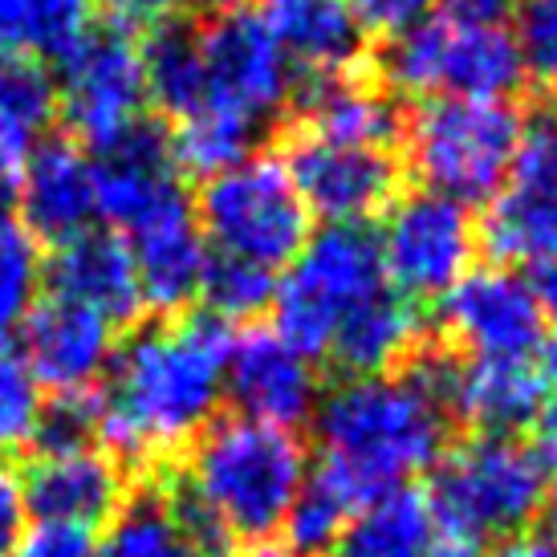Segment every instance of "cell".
<instances>
[{
	"mask_svg": "<svg viewBox=\"0 0 557 557\" xmlns=\"http://www.w3.org/2000/svg\"><path fill=\"white\" fill-rule=\"evenodd\" d=\"M233 330L212 313H175L119 342L98 395V444L126 468L184 451L216 423Z\"/></svg>",
	"mask_w": 557,
	"mask_h": 557,
	"instance_id": "6da1fadb",
	"label": "cell"
},
{
	"mask_svg": "<svg viewBox=\"0 0 557 557\" xmlns=\"http://www.w3.org/2000/svg\"><path fill=\"white\" fill-rule=\"evenodd\" d=\"M310 423L322 444L313 472L355 509L432 472L451 440L448 407L416 371L342 379L338 387L322 391Z\"/></svg>",
	"mask_w": 557,
	"mask_h": 557,
	"instance_id": "7a4b0ae2",
	"label": "cell"
},
{
	"mask_svg": "<svg viewBox=\"0 0 557 557\" xmlns=\"http://www.w3.org/2000/svg\"><path fill=\"white\" fill-rule=\"evenodd\" d=\"M184 451L168 496L208 554L233 542L264 545L281 533L310 476V456L294 432L240 416L216 419Z\"/></svg>",
	"mask_w": 557,
	"mask_h": 557,
	"instance_id": "3957f363",
	"label": "cell"
},
{
	"mask_svg": "<svg viewBox=\"0 0 557 557\" xmlns=\"http://www.w3.org/2000/svg\"><path fill=\"white\" fill-rule=\"evenodd\" d=\"M554 493L542 451L517 435H472L432 468L428 509L440 529L472 542H505L537 525Z\"/></svg>",
	"mask_w": 557,
	"mask_h": 557,
	"instance_id": "277c9868",
	"label": "cell"
},
{
	"mask_svg": "<svg viewBox=\"0 0 557 557\" xmlns=\"http://www.w3.org/2000/svg\"><path fill=\"white\" fill-rule=\"evenodd\" d=\"M525 119L512 102L428 98L403 119V143L423 191L465 203H488L505 187L521 147Z\"/></svg>",
	"mask_w": 557,
	"mask_h": 557,
	"instance_id": "5b68a950",
	"label": "cell"
},
{
	"mask_svg": "<svg viewBox=\"0 0 557 557\" xmlns=\"http://www.w3.org/2000/svg\"><path fill=\"white\" fill-rule=\"evenodd\" d=\"M379 78L407 98H472L509 102L525 86L509 25H472L456 16H428L387 37L379 53Z\"/></svg>",
	"mask_w": 557,
	"mask_h": 557,
	"instance_id": "8992f818",
	"label": "cell"
},
{
	"mask_svg": "<svg viewBox=\"0 0 557 557\" xmlns=\"http://www.w3.org/2000/svg\"><path fill=\"white\" fill-rule=\"evenodd\" d=\"M387 289L371 228L325 224L285 264L273 297V330L306 358H325L342 322Z\"/></svg>",
	"mask_w": 557,
	"mask_h": 557,
	"instance_id": "52a82bcc",
	"label": "cell"
},
{
	"mask_svg": "<svg viewBox=\"0 0 557 557\" xmlns=\"http://www.w3.org/2000/svg\"><path fill=\"white\" fill-rule=\"evenodd\" d=\"M196 216L212 252L285 269L313 236V216L277 156H252L203 180Z\"/></svg>",
	"mask_w": 557,
	"mask_h": 557,
	"instance_id": "ba28073f",
	"label": "cell"
},
{
	"mask_svg": "<svg viewBox=\"0 0 557 557\" xmlns=\"http://www.w3.org/2000/svg\"><path fill=\"white\" fill-rule=\"evenodd\" d=\"M374 245L387 285L416 306V301H440L456 281L472 273L480 240L476 220L465 203L419 187L383 212Z\"/></svg>",
	"mask_w": 557,
	"mask_h": 557,
	"instance_id": "9c48e42d",
	"label": "cell"
},
{
	"mask_svg": "<svg viewBox=\"0 0 557 557\" xmlns=\"http://www.w3.org/2000/svg\"><path fill=\"white\" fill-rule=\"evenodd\" d=\"M58 119L74 143L107 147L126 126H135L147 107L139 41L119 29H98L74 53L58 62Z\"/></svg>",
	"mask_w": 557,
	"mask_h": 557,
	"instance_id": "30bf717a",
	"label": "cell"
},
{
	"mask_svg": "<svg viewBox=\"0 0 557 557\" xmlns=\"http://www.w3.org/2000/svg\"><path fill=\"white\" fill-rule=\"evenodd\" d=\"M200 58L203 86H208L203 102L240 110L261 126H269V119H277L294 102V65L285 62V53L252 9L228 4L220 13L203 16Z\"/></svg>",
	"mask_w": 557,
	"mask_h": 557,
	"instance_id": "8fae6325",
	"label": "cell"
},
{
	"mask_svg": "<svg viewBox=\"0 0 557 557\" xmlns=\"http://www.w3.org/2000/svg\"><path fill=\"white\" fill-rule=\"evenodd\" d=\"M440 325L451 346L484 362H533L545 346V318L521 273L505 264L472 269L440 297Z\"/></svg>",
	"mask_w": 557,
	"mask_h": 557,
	"instance_id": "7c38bea8",
	"label": "cell"
},
{
	"mask_svg": "<svg viewBox=\"0 0 557 557\" xmlns=\"http://www.w3.org/2000/svg\"><path fill=\"white\" fill-rule=\"evenodd\" d=\"M281 163L310 216H322L334 228H367V220L383 216L399 200V159L379 147H342L297 135L289 159Z\"/></svg>",
	"mask_w": 557,
	"mask_h": 557,
	"instance_id": "4fadbf2b",
	"label": "cell"
},
{
	"mask_svg": "<svg viewBox=\"0 0 557 557\" xmlns=\"http://www.w3.org/2000/svg\"><path fill=\"white\" fill-rule=\"evenodd\" d=\"M126 252L135 261L147 310L175 318L200 297V281L208 269V236L196 216V200L184 184L168 187L151 208L119 228Z\"/></svg>",
	"mask_w": 557,
	"mask_h": 557,
	"instance_id": "5bb4252c",
	"label": "cell"
},
{
	"mask_svg": "<svg viewBox=\"0 0 557 557\" xmlns=\"http://www.w3.org/2000/svg\"><path fill=\"white\" fill-rule=\"evenodd\" d=\"M224 399L240 419L297 435V428H306L322 403V379L313 358L294 350L273 325H252L233 338Z\"/></svg>",
	"mask_w": 557,
	"mask_h": 557,
	"instance_id": "9a60e30c",
	"label": "cell"
},
{
	"mask_svg": "<svg viewBox=\"0 0 557 557\" xmlns=\"http://www.w3.org/2000/svg\"><path fill=\"white\" fill-rule=\"evenodd\" d=\"M119 350V330L74 301L49 297L21 325V358L53 395H90L102 387Z\"/></svg>",
	"mask_w": 557,
	"mask_h": 557,
	"instance_id": "2e32d148",
	"label": "cell"
},
{
	"mask_svg": "<svg viewBox=\"0 0 557 557\" xmlns=\"http://www.w3.org/2000/svg\"><path fill=\"white\" fill-rule=\"evenodd\" d=\"M21 488H25L33 521L78 525L98 533L131 496V468L119 456H110L102 444H94L78 451L37 456L29 472L21 476Z\"/></svg>",
	"mask_w": 557,
	"mask_h": 557,
	"instance_id": "e0dca14e",
	"label": "cell"
},
{
	"mask_svg": "<svg viewBox=\"0 0 557 557\" xmlns=\"http://www.w3.org/2000/svg\"><path fill=\"white\" fill-rule=\"evenodd\" d=\"M16 208H21V224L53 248L90 233L98 220V196H94V168L78 143H33L21 171Z\"/></svg>",
	"mask_w": 557,
	"mask_h": 557,
	"instance_id": "ac0fdd59",
	"label": "cell"
},
{
	"mask_svg": "<svg viewBox=\"0 0 557 557\" xmlns=\"http://www.w3.org/2000/svg\"><path fill=\"white\" fill-rule=\"evenodd\" d=\"M46 285L53 289V297L94 310L114 330L135 325L147 313L135 261L126 252L123 236L110 228H90L53 248V257L46 261Z\"/></svg>",
	"mask_w": 557,
	"mask_h": 557,
	"instance_id": "d6986e66",
	"label": "cell"
},
{
	"mask_svg": "<svg viewBox=\"0 0 557 557\" xmlns=\"http://www.w3.org/2000/svg\"><path fill=\"white\" fill-rule=\"evenodd\" d=\"M94 168V196H98V220H107L110 233L139 216L143 208L180 184V168L171 156L168 126L139 119L126 126L119 139L98 147L90 159Z\"/></svg>",
	"mask_w": 557,
	"mask_h": 557,
	"instance_id": "ffe728a7",
	"label": "cell"
},
{
	"mask_svg": "<svg viewBox=\"0 0 557 557\" xmlns=\"http://www.w3.org/2000/svg\"><path fill=\"white\" fill-rule=\"evenodd\" d=\"M261 25L301 78L355 74L367 33L346 0H261Z\"/></svg>",
	"mask_w": 557,
	"mask_h": 557,
	"instance_id": "44dd1931",
	"label": "cell"
},
{
	"mask_svg": "<svg viewBox=\"0 0 557 557\" xmlns=\"http://www.w3.org/2000/svg\"><path fill=\"white\" fill-rule=\"evenodd\" d=\"M294 107L301 114V135L342 147H379L403 139V114L387 90H379L362 74H330V78H297Z\"/></svg>",
	"mask_w": 557,
	"mask_h": 557,
	"instance_id": "7402d4cb",
	"label": "cell"
},
{
	"mask_svg": "<svg viewBox=\"0 0 557 557\" xmlns=\"http://www.w3.org/2000/svg\"><path fill=\"white\" fill-rule=\"evenodd\" d=\"M545 407V379L533 362H456L448 391L451 423L460 419L476 435H517L537 423Z\"/></svg>",
	"mask_w": 557,
	"mask_h": 557,
	"instance_id": "603a6c76",
	"label": "cell"
},
{
	"mask_svg": "<svg viewBox=\"0 0 557 557\" xmlns=\"http://www.w3.org/2000/svg\"><path fill=\"white\" fill-rule=\"evenodd\" d=\"M419 338H423V318H419V310L387 285L383 294H374L367 306H358L342 322V330L334 334L325 358L346 379L395 374L399 362L416 358Z\"/></svg>",
	"mask_w": 557,
	"mask_h": 557,
	"instance_id": "cb8c5ba5",
	"label": "cell"
},
{
	"mask_svg": "<svg viewBox=\"0 0 557 557\" xmlns=\"http://www.w3.org/2000/svg\"><path fill=\"white\" fill-rule=\"evenodd\" d=\"M432 542V509L419 488H395L350 512L330 557H423Z\"/></svg>",
	"mask_w": 557,
	"mask_h": 557,
	"instance_id": "d4e9b609",
	"label": "cell"
},
{
	"mask_svg": "<svg viewBox=\"0 0 557 557\" xmlns=\"http://www.w3.org/2000/svg\"><path fill=\"white\" fill-rule=\"evenodd\" d=\"M94 557H212L191 533L175 500L159 488H139L102 529Z\"/></svg>",
	"mask_w": 557,
	"mask_h": 557,
	"instance_id": "484cf974",
	"label": "cell"
},
{
	"mask_svg": "<svg viewBox=\"0 0 557 557\" xmlns=\"http://www.w3.org/2000/svg\"><path fill=\"white\" fill-rule=\"evenodd\" d=\"M476 240L505 269L512 264L537 269L545 261H557V200L500 187L476 224Z\"/></svg>",
	"mask_w": 557,
	"mask_h": 557,
	"instance_id": "4316f807",
	"label": "cell"
},
{
	"mask_svg": "<svg viewBox=\"0 0 557 557\" xmlns=\"http://www.w3.org/2000/svg\"><path fill=\"white\" fill-rule=\"evenodd\" d=\"M143 86L147 102H156L163 114L184 119L203 102V58H200V29L187 21H168L143 33Z\"/></svg>",
	"mask_w": 557,
	"mask_h": 557,
	"instance_id": "83f0119b",
	"label": "cell"
},
{
	"mask_svg": "<svg viewBox=\"0 0 557 557\" xmlns=\"http://www.w3.org/2000/svg\"><path fill=\"white\" fill-rule=\"evenodd\" d=\"M264 131L269 126H261L240 110L200 102L171 131V156H175V168L191 171L200 180H212L220 171L257 156V143H261Z\"/></svg>",
	"mask_w": 557,
	"mask_h": 557,
	"instance_id": "f1b7e54d",
	"label": "cell"
},
{
	"mask_svg": "<svg viewBox=\"0 0 557 557\" xmlns=\"http://www.w3.org/2000/svg\"><path fill=\"white\" fill-rule=\"evenodd\" d=\"M46 289V257L41 240L13 216L0 212V342H9L25 325Z\"/></svg>",
	"mask_w": 557,
	"mask_h": 557,
	"instance_id": "f546056e",
	"label": "cell"
},
{
	"mask_svg": "<svg viewBox=\"0 0 557 557\" xmlns=\"http://www.w3.org/2000/svg\"><path fill=\"white\" fill-rule=\"evenodd\" d=\"M58 119V78L53 65L29 53H0V126L21 139H41Z\"/></svg>",
	"mask_w": 557,
	"mask_h": 557,
	"instance_id": "4dcf8cb0",
	"label": "cell"
},
{
	"mask_svg": "<svg viewBox=\"0 0 557 557\" xmlns=\"http://www.w3.org/2000/svg\"><path fill=\"white\" fill-rule=\"evenodd\" d=\"M203 313H212L216 322H257L264 310H273V297H277V273L261 269L240 257H224L212 252L208 269L200 281Z\"/></svg>",
	"mask_w": 557,
	"mask_h": 557,
	"instance_id": "1f68e13d",
	"label": "cell"
},
{
	"mask_svg": "<svg viewBox=\"0 0 557 557\" xmlns=\"http://www.w3.org/2000/svg\"><path fill=\"white\" fill-rule=\"evenodd\" d=\"M350 512H355V505L310 468V476L301 484L294 509L285 512V525H281L285 549L294 557H330L342 537V529H346V521H350Z\"/></svg>",
	"mask_w": 557,
	"mask_h": 557,
	"instance_id": "d6a6232c",
	"label": "cell"
},
{
	"mask_svg": "<svg viewBox=\"0 0 557 557\" xmlns=\"http://www.w3.org/2000/svg\"><path fill=\"white\" fill-rule=\"evenodd\" d=\"M41 407H46L41 383L25 367L21 350L0 342V456L33 448Z\"/></svg>",
	"mask_w": 557,
	"mask_h": 557,
	"instance_id": "836d02e7",
	"label": "cell"
},
{
	"mask_svg": "<svg viewBox=\"0 0 557 557\" xmlns=\"http://www.w3.org/2000/svg\"><path fill=\"white\" fill-rule=\"evenodd\" d=\"M505 187L525 191V196L557 200V94L533 119H525L521 147H517V159H512Z\"/></svg>",
	"mask_w": 557,
	"mask_h": 557,
	"instance_id": "e575fe53",
	"label": "cell"
},
{
	"mask_svg": "<svg viewBox=\"0 0 557 557\" xmlns=\"http://www.w3.org/2000/svg\"><path fill=\"white\" fill-rule=\"evenodd\" d=\"M509 33L517 41L525 82H537L542 90L557 94V0L517 4V21Z\"/></svg>",
	"mask_w": 557,
	"mask_h": 557,
	"instance_id": "d590c367",
	"label": "cell"
},
{
	"mask_svg": "<svg viewBox=\"0 0 557 557\" xmlns=\"http://www.w3.org/2000/svg\"><path fill=\"white\" fill-rule=\"evenodd\" d=\"M98 444V395H53L41 407L33 448L37 456L53 451H78Z\"/></svg>",
	"mask_w": 557,
	"mask_h": 557,
	"instance_id": "8d00e7d4",
	"label": "cell"
},
{
	"mask_svg": "<svg viewBox=\"0 0 557 557\" xmlns=\"http://www.w3.org/2000/svg\"><path fill=\"white\" fill-rule=\"evenodd\" d=\"M233 0H98V9L107 13L110 29L126 33H147L168 21H187V16H212L220 9H228Z\"/></svg>",
	"mask_w": 557,
	"mask_h": 557,
	"instance_id": "74e56055",
	"label": "cell"
},
{
	"mask_svg": "<svg viewBox=\"0 0 557 557\" xmlns=\"http://www.w3.org/2000/svg\"><path fill=\"white\" fill-rule=\"evenodd\" d=\"M346 4H350L355 21L362 25V33L395 37V33L428 21L440 0H346Z\"/></svg>",
	"mask_w": 557,
	"mask_h": 557,
	"instance_id": "f35d334b",
	"label": "cell"
},
{
	"mask_svg": "<svg viewBox=\"0 0 557 557\" xmlns=\"http://www.w3.org/2000/svg\"><path fill=\"white\" fill-rule=\"evenodd\" d=\"M94 549H98V537H94L90 529L37 521V525L25 533L16 557H94Z\"/></svg>",
	"mask_w": 557,
	"mask_h": 557,
	"instance_id": "ab89813d",
	"label": "cell"
},
{
	"mask_svg": "<svg viewBox=\"0 0 557 557\" xmlns=\"http://www.w3.org/2000/svg\"><path fill=\"white\" fill-rule=\"evenodd\" d=\"M29 533V505H25V488L13 468L0 460V557H16L21 542Z\"/></svg>",
	"mask_w": 557,
	"mask_h": 557,
	"instance_id": "60d3db41",
	"label": "cell"
},
{
	"mask_svg": "<svg viewBox=\"0 0 557 557\" xmlns=\"http://www.w3.org/2000/svg\"><path fill=\"white\" fill-rule=\"evenodd\" d=\"M46 0H0V53H29Z\"/></svg>",
	"mask_w": 557,
	"mask_h": 557,
	"instance_id": "b9f144b4",
	"label": "cell"
},
{
	"mask_svg": "<svg viewBox=\"0 0 557 557\" xmlns=\"http://www.w3.org/2000/svg\"><path fill=\"white\" fill-rule=\"evenodd\" d=\"M509 13H517V0H444V16L472 25H505Z\"/></svg>",
	"mask_w": 557,
	"mask_h": 557,
	"instance_id": "7bdbcfd3",
	"label": "cell"
},
{
	"mask_svg": "<svg viewBox=\"0 0 557 557\" xmlns=\"http://www.w3.org/2000/svg\"><path fill=\"white\" fill-rule=\"evenodd\" d=\"M480 557H557V542H549L545 533H517L505 542H493V549H484Z\"/></svg>",
	"mask_w": 557,
	"mask_h": 557,
	"instance_id": "ee69618b",
	"label": "cell"
},
{
	"mask_svg": "<svg viewBox=\"0 0 557 557\" xmlns=\"http://www.w3.org/2000/svg\"><path fill=\"white\" fill-rule=\"evenodd\" d=\"M529 281V289H533V301H537V310H542L545 322H557V261H545L533 269V277Z\"/></svg>",
	"mask_w": 557,
	"mask_h": 557,
	"instance_id": "f6af8a7d",
	"label": "cell"
},
{
	"mask_svg": "<svg viewBox=\"0 0 557 557\" xmlns=\"http://www.w3.org/2000/svg\"><path fill=\"white\" fill-rule=\"evenodd\" d=\"M480 554H484L480 542L460 537V533H451V529H440L432 521V542H428V554L423 557H480Z\"/></svg>",
	"mask_w": 557,
	"mask_h": 557,
	"instance_id": "bcb514c9",
	"label": "cell"
},
{
	"mask_svg": "<svg viewBox=\"0 0 557 557\" xmlns=\"http://www.w3.org/2000/svg\"><path fill=\"white\" fill-rule=\"evenodd\" d=\"M537 451L549 465V472H557V395L545 399L542 416H537Z\"/></svg>",
	"mask_w": 557,
	"mask_h": 557,
	"instance_id": "7dc6e473",
	"label": "cell"
},
{
	"mask_svg": "<svg viewBox=\"0 0 557 557\" xmlns=\"http://www.w3.org/2000/svg\"><path fill=\"white\" fill-rule=\"evenodd\" d=\"M537 533H545L549 542H557V484H554V493H549V500H545L542 517H537Z\"/></svg>",
	"mask_w": 557,
	"mask_h": 557,
	"instance_id": "c3c4849f",
	"label": "cell"
},
{
	"mask_svg": "<svg viewBox=\"0 0 557 557\" xmlns=\"http://www.w3.org/2000/svg\"><path fill=\"white\" fill-rule=\"evenodd\" d=\"M224 557H294L289 549H281V545H240V549H233V554H224Z\"/></svg>",
	"mask_w": 557,
	"mask_h": 557,
	"instance_id": "681fc988",
	"label": "cell"
}]
</instances>
